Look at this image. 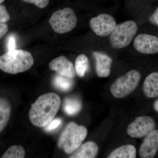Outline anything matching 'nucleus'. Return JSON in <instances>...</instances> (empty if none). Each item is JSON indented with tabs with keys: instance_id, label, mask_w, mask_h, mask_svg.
<instances>
[{
	"instance_id": "2",
	"label": "nucleus",
	"mask_w": 158,
	"mask_h": 158,
	"mask_svg": "<svg viewBox=\"0 0 158 158\" xmlns=\"http://www.w3.org/2000/svg\"><path fill=\"white\" fill-rule=\"evenodd\" d=\"M34 64L31 53L21 49L8 51L0 56V69L4 72L16 74L30 69Z\"/></svg>"
},
{
	"instance_id": "11",
	"label": "nucleus",
	"mask_w": 158,
	"mask_h": 158,
	"mask_svg": "<svg viewBox=\"0 0 158 158\" xmlns=\"http://www.w3.org/2000/svg\"><path fill=\"white\" fill-rule=\"evenodd\" d=\"M158 151V129H155L145 136L139 149L142 158L154 157Z\"/></svg>"
},
{
	"instance_id": "8",
	"label": "nucleus",
	"mask_w": 158,
	"mask_h": 158,
	"mask_svg": "<svg viewBox=\"0 0 158 158\" xmlns=\"http://www.w3.org/2000/svg\"><path fill=\"white\" fill-rule=\"evenodd\" d=\"M92 31L101 37L109 36L116 26V20L112 15L106 13L99 15L92 18L90 21Z\"/></svg>"
},
{
	"instance_id": "24",
	"label": "nucleus",
	"mask_w": 158,
	"mask_h": 158,
	"mask_svg": "<svg viewBox=\"0 0 158 158\" xmlns=\"http://www.w3.org/2000/svg\"><path fill=\"white\" fill-rule=\"evenodd\" d=\"M6 43L8 51L15 49L16 47V39L14 35H11L9 36L7 38Z\"/></svg>"
},
{
	"instance_id": "25",
	"label": "nucleus",
	"mask_w": 158,
	"mask_h": 158,
	"mask_svg": "<svg viewBox=\"0 0 158 158\" xmlns=\"http://www.w3.org/2000/svg\"><path fill=\"white\" fill-rule=\"evenodd\" d=\"M9 31L8 25L6 23H0V39L4 37Z\"/></svg>"
},
{
	"instance_id": "9",
	"label": "nucleus",
	"mask_w": 158,
	"mask_h": 158,
	"mask_svg": "<svg viewBox=\"0 0 158 158\" xmlns=\"http://www.w3.org/2000/svg\"><path fill=\"white\" fill-rule=\"evenodd\" d=\"M134 48L138 52L145 55L158 53V37L149 34H138L133 41Z\"/></svg>"
},
{
	"instance_id": "1",
	"label": "nucleus",
	"mask_w": 158,
	"mask_h": 158,
	"mask_svg": "<svg viewBox=\"0 0 158 158\" xmlns=\"http://www.w3.org/2000/svg\"><path fill=\"white\" fill-rule=\"evenodd\" d=\"M61 104V98L56 94L50 92L40 96L29 111L31 123L37 127H45L55 118Z\"/></svg>"
},
{
	"instance_id": "5",
	"label": "nucleus",
	"mask_w": 158,
	"mask_h": 158,
	"mask_svg": "<svg viewBox=\"0 0 158 158\" xmlns=\"http://www.w3.org/2000/svg\"><path fill=\"white\" fill-rule=\"evenodd\" d=\"M141 79V74L138 71H129L113 82L110 87L111 93L116 98H124L137 88Z\"/></svg>"
},
{
	"instance_id": "19",
	"label": "nucleus",
	"mask_w": 158,
	"mask_h": 158,
	"mask_svg": "<svg viewBox=\"0 0 158 158\" xmlns=\"http://www.w3.org/2000/svg\"><path fill=\"white\" fill-rule=\"evenodd\" d=\"M72 79L57 74L53 79V85L56 88L62 91H69L73 86Z\"/></svg>"
},
{
	"instance_id": "14",
	"label": "nucleus",
	"mask_w": 158,
	"mask_h": 158,
	"mask_svg": "<svg viewBox=\"0 0 158 158\" xmlns=\"http://www.w3.org/2000/svg\"><path fill=\"white\" fill-rule=\"evenodd\" d=\"M144 95L148 98L158 96V72H155L148 75L144 80L143 85Z\"/></svg>"
},
{
	"instance_id": "28",
	"label": "nucleus",
	"mask_w": 158,
	"mask_h": 158,
	"mask_svg": "<svg viewBox=\"0 0 158 158\" xmlns=\"http://www.w3.org/2000/svg\"><path fill=\"white\" fill-rule=\"evenodd\" d=\"M4 1H5V0H0V4H2V3H3Z\"/></svg>"
},
{
	"instance_id": "22",
	"label": "nucleus",
	"mask_w": 158,
	"mask_h": 158,
	"mask_svg": "<svg viewBox=\"0 0 158 158\" xmlns=\"http://www.w3.org/2000/svg\"><path fill=\"white\" fill-rule=\"evenodd\" d=\"M25 2L32 3L40 9L47 7L49 2V0H22Z\"/></svg>"
},
{
	"instance_id": "21",
	"label": "nucleus",
	"mask_w": 158,
	"mask_h": 158,
	"mask_svg": "<svg viewBox=\"0 0 158 158\" xmlns=\"http://www.w3.org/2000/svg\"><path fill=\"white\" fill-rule=\"evenodd\" d=\"M10 19V15L6 7L3 5H0V23L7 22Z\"/></svg>"
},
{
	"instance_id": "26",
	"label": "nucleus",
	"mask_w": 158,
	"mask_h": 158,
	"mask_svg": "<svg viewBox=\"0 0 158 158\" xmlns=\"http://www.w3.org/2000/svg\"><path fill=\"white\" fill-rule=\"evenodd\" d=\"M152 19L158 27V7L152 15Z\"/></svg>"
},
{
	"instance_id": "17",
	"label": "nucleus",
	"mask_w": 158,
	"mask_h": 158,
	"mask_svg": "<svg viewBox=\"0 0 158 158\" xmlns=\"http://www.w3.org/2000/svg\"><path fill=\"white\" fill-rule=\"evenodd\" d=\"M63 111L69 116L76 115L81 111L82 104L79 100L74 98H67L63 102Z\"/></svg>"
},
{
	"instance_id": "20",
	"label": "nucleus",
	"mask_w": 158,
	"mask_h": 158,
	"mask_svg": "<svg viewBox=\"0 0 158 158\" xmlns=\"http://www.w3.org/2000/svg\"><path fill=\"white\" fill-rule=\"evenodd\" d=\"M24 148L20 145H12L9 147L4 154L2 158H23L25 156Z\"/></svg>"
},
{
	"instance_id": "3",
	"label": "nucleus",
	"mask_w": 158,
	"mask_h": 158,
	"mask_svg": "<svg viewBox=\"0 0 158 158\" xmlns=\"http://www.w3.org/2000/svg\"><path fill=\"white\" fill-rule=\"evenodd\" d=\"M87 134L88 131L84 126L69 123L59 137L58 147L67 154H71L82 144Z\"/></svg>"
},
{
	"instance_id": "12",
	"label": "nucleus",
	"mask_w": 158,
	"mask_h": 158,
	"mask_svg": "<svg viewBox=\"0 0 158 158\" xmlns=\"http://www.w3.org/2000/svg\"><path fill=\"white\" fill-rule=\"evenodd\" d=\"M93 55L96 62L95 69L97 75L102 78L109 77L111 73L113 59L101 52H93Z\"/></svg>"
},
{
	"instance_id": "18",
	"label": "nucleus",
	"mask_w": 158,
	"mask_h": 158,
	"mask_svg": "<svg viewBox=\"0 0 158 158\" xmlns=\"http://www.w3.org/2000/svg\"><path fill=\"white\" fill-rule=\"evenodd\" d=\"M89 67V59L85 54H81L77 56L75 62V69L80 77L85 76Z\"/></svg>"
},
{
	"instance_id": "16",
	"label": "nucleus",
	"mask_w": 158,
	"mask_h": 158,
	"mask_svg": "<svg viewBox=\"0 0 158 158\" xmlns=\"http://www.w3.org/2000/svg\"><path fill=\"white\" fill-rule=\"evenodd\" d=\"M137 152L135 147L132 144H127L118 148L108 156V158H135Z\"/></svg>"
},
{
	"instance_id": "10",
	"label": "nucleus",
	"mask_w": 158,
	"mask_h": 158,
	"mask_svg": "<svg viewBox=\"0 0 158 158\" xmlns=\"http://www.w3.org/2000/svg\"><path fill=\"white\" fill-rule=\"evenodd\" d=\"M49 67L51 70L62 76L71 79L75 77L76 72L73 64L64 56L57 57L52 60L49 64Z\"/></svg>"
},
{
	"instance_id": "15",
	"label": "nucleus",
	"mask_w": 158,
	"mask_h": 158,
	"mask_svg": "<svg viewBox=\"0 0 158 158\" xmlns=\"http://www.w3.org/2000/svg\"><path fill=\"white\" fill-rule=\"evenodd\" d=\"M11 106L7 98L0 97V133L5 128L11 116Z\"/></svg>"
},
{
	"instance_id": "7",
	"label": "nucleus",
	"mask_w": 158,
	"mask_h": 158,
	"mask_svg": "<svg viewBox=\"0 0 158 158\" xmlns=\"http://www.w3.org/2000/svg\"><path fill=\"white\" fill-rule=\"evenodd\" d=\"M155 120L149 116H138L127 127L128 135L133 138L145 137L155 129Z\"/></svg>"
},
{
	"instance_id": "27",
	"label": "nucleus",
	"mask_w": 158,
	"mask_h": 158,
	"mask_svg": "<svg viewBox=\"0 0 158 158\" xmlns=\"http://www.w3.org/2000/svg\"><path fill=\"white\" fill-rule=\"evenodd\" d=\"M154 109L158 113V99L154 103Z\"/></svg>"
},
{
	"instance_id": "23",
	"label": "nucleus",
	"mask_w": 158,
	"mask_h": 158,
	"mask_svg": "<svg viewBox=\"0 0 158 158\" xmlns=\"http://www.w3.org/2000/svg\"><path fill=\"white\" fill-rule=\"evenodd\" d=\"M62 123V120L60 118H57L53 119L45 127V130L47 131H51L56 129Z\"/></svg>"
},
{
	"instance_id": "4",
	"label": "nucleus",
	"mask_w": 158,
	"mask_h": 158,
	"mask_svg": "<svg viewBox=\"0 0 158 158\" xmlns=\"http://www.w3.org/2000/svg\"><path fill=\"white\" fill-rule=\"evenodd\" d=\"M138 29L137 23L133 20L127 21L117 25L110 35V45L117 49L127 47L134 40Z\"/></svg>"
},
{
	"instance_id": "6",
	"label": "nucleus",
	"mask_w": 158,
	"mask_h": 158,
	"mask_svg": "<svg viewBox=\"0 0 158 158\" xmlns=\"http://www.w3.org/2000/svg\"><path fill=\"white\" fill-rule=\"evenodd\" d=\"M77 22L76 15L70 8H65L55 11L49 20L53 30L59 34L70 32L76 27Z\"/></svg>"
},
{
	"instance_id": "13",
	"label": "nucleus",
	"mask_w": 158,
	"mask_h": 158,
	"mask_svg": "<svg viewBox=\"0 0 158 158\" xmlns=\"http://www.w3.org/2000/svg\"><path fill=\"white\" fill-rule=\"evenodd\" d=\"M98 152V147L96 143L94 141H88L81 144L69 158H94Z\"/></svg>"
}]
</instances>
